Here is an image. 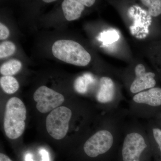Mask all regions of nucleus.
I'll use <instances>...</instances> for the list:
<instances>
[{"mask_svg": "<svg viewBox=\"0 0 161 161\" xmlns=\"http://www.w3.org/2000/svg\"><path fill=\"white\" fill-rule=\"evenodd\" d=\"M26 110L20 98L13 97L6 103L4 127L6 135L10 139H16L24 132Z\"/></svg>", "mask_w": 161, "mask_h": 161, "instance_id": "f257e3e1", "label": "nucleus"}, {"mask_svg": "<svg viewBox=\"0 0 161 161\" xmlns=\"http://www.w3.org/2000/svg\"><path fill=\"white\" fill-rule=\"evenodd\" d=\"M52 53L59 60L77 66H86L92 59L89 53L80 44L73 40L56 41L52 46Z\"/></svg>", "mask_w": 161, "mask_h": 161, "instance_id": "f03ea898", "label": "nucleus"}, {"mask_svg": "<svg viewBox=\"0 0 161 161\" xmlns=\"http://www.w3.org/2000/svg\"><path fill=\"white\" fill-rule=\"evenodd\" d=\"M72 115L71 110L64 106L58 107L48 114L46 118V129L52 137L61 140L65 137Z\"/></svg>", "mask_w": 161, "mask_h": 161, "instance_id": "7ed1b4c3", "label": "nucleus"}, {"mask_svg": "<svg viewBox=\"0 0 161 161\" xmlns=\"http://www.w3.org/2000/svg\"><path fill=\"white\" fill-rule=\"evenodd\" d=\"M36 108L42 113H46L58 108L63 103L64 97L60 93L43 86L38 88L34 94Z\"/></svg>", "mask_w": 161, "mask_h": 161, "instance_id": "20e7f679", "label": "nucleus"}, {"mask_svg": "<svg viewBox=\"0 0 161 161\" xmlns=\"http://www.w3.org/2000/svg\"><path fill=\"white\" fill-rule=\"evenodd\" d=\"M113 143L112 133L108 130H100L86 142L84 145V150L88 156L95 158L108 152Z\"/></svg>", "mask_w": 161, "mask_h": 161, "instance_id": "39448f33", "label": "nucleus"}, {"mask_svg": "<svg viewBox=\"0 0 161 161\" xmlns=\"http://www.w3.org/2000/svg\"><path fill=\"white\" fill-rule=\"evenodd\" d=\"M145 142L139 133L132 132L127 134L122 151L123 161H140L141 154L147 147Z\"/></svg>", "mask_w": 161, "mask_h": 161, "instance_id": "423d86ee", "label": "nucleus"}, {"mask_svg": "<svg viewBox=\"0 0 161 161\" xmlns=\"http://www.w3.org/2000/svg\"><path fill=\"white\" fill-rule=\"evenodd\" d=\"M136 78L130 87L132 93H137L155 86V74L152 72H146V68L142 64H137L135 68Z\"/></svg>", "mask_w": 161, "mask_h": 161, "instance_id": "0eeeda50", "label": "nucleus"}, {"mask_svg": "<svg viewBox=\"0 0 161 161\" xmlns=\"http://www.w3.org/2000/svg\"><path fill=\"white\" fill-rule=\"evenodd\" d=\"M115 87L112 79L103 77L100 79V87L96 95L97 100L101 103L110 102L114 99Z\"/></svg>", "mask_w": 161, "mask_h": 161, "instance_id": "6e6552de", "label": "nucleus"}, {"mask_svg": "<svg viewBox=\"0 0 161 161\" xmlns=\"http://www.w3.org/2000/svg\"><path fill=\"white\" fill-rule=\"evenodd\" d=\"M133 99L136 103L159 106L161 105V88H152L148 91L140 92L133 97Z\"/></svg>", "mask_w": 161, "mask_h": 161, "instance_id": "1a4fd4ad", "label": "nucleus"}, {"mask_svg": "<svg viewBox=\"0 0 161 161\" xmlns=\"http://www.w3.org/2000/svg\"><path fill=\"white\" fill-rule=\"evenodd\" d=\"M62 8L65 19L71 21L80 17L85 6L80 0H64L62 3Z\"/></svg>", "mask_w": 161, "mask_h": 161, "instance_id": "9d476101", "label": "nucleus"}, {"mask_svg": "<svg viewBox=\"0 0 161 161\" xmlns=\"http://www.w3.org/2000/svg\"><path fill=\"white\" fill-rule=\"evenodd\" d=\"M94 81V78L90 74H84L83 76L76 78L74 84V89L79 94H85L88 91L89 85Z\"/></svg>", "mask_w": 161, "mask_h": 161, "instance_id": "9b49d317", "label": "nucleus"}, {"mask_svg": "<svg viewBox=\"0 0 161 161\" xmlns=\"http://www.w3.org/2000/svg\"><path fill=\"white\" fill-rule=\"evenodd\" d=\"M22 67L20 61L13 59L3 64L0 68V72L4 76H12L19 71Z\"/></svg>", "mask_w": 161, "mask_h": 161, "instance_id": "f8f14e48", "label": "nucleus"}, {"mask_svg": "<svg viewBox=\"0 0 161 161\" xmlns=\"http://www.w3.org/2000/svg\"><path fill=\"white\" fill-rule=\"evenodd\" d=\"M0 84L3 91L8 94L15 93L19 87V82L12 76H3L0 78Z\"/></svg>", "mask_w": 161, "mask_h": 161, "instance_id": "ddd939ff", "label": "nucleus"}, {"mask_svg": "<svg viewBox=\"0 0 161 161\" xmlns=\"http://www.w3.org/2000/svg\"><path fill=\"white\" fill-rule=\"evenodd\" d=\"M141 2L148 8V13L152 17L158 16L161 14V0H142Z\"/></svg>", "mask_w": 161, "mask_h": 161, "instance_id": "4468645a", "label": "nucleus"}, {"mask_svg": "<svg viewBox=\"0 0 161 161\" xmlns=\"http://www.w3.org/2000/svg\"><path fill=\"white\" fill-rule=\"evenodd\" d=\"M15 45L10 41H5L0 44V58H7L13 54L16 51Z\"/></svg>", "mask_w": 161, "mask_h": 161, "instance_id": "2eb2a0df", "label": "nucleus"}, {"mask_svg": "<svg viewBox=\"0 0 161 161\" xmlns=\"http://www.w3.org/2000/svg\"><path fill=\"white\" fill-rule=\"evenodd\" d=\"M9 36V31L3 23H0V40H4Z\"/></svg>", "mask_w": 161, "mask_h": 161, "instance_id": "dca6fc26", "label": "nucleus"}, {"mask_svg": "<svg viewBox=\"0 0 161 161\" xmlns=\"http://www.w3.org/2000/svg\"><path fill=\"white\" fill-rule=\"evenodd\" d=\"M153 132L154 139L158 144L161 152V130L157 128H155L153 130Z\"/></svg>", "mask_w": 161, "mask_h": 161, "instance_id": "f3484780", "label": "nucleus"}, {"mask_svg": "<svg viewBox=\"0 0 161 161\" xmlns=\"http://www.w3.org/2000/svg\"><path fill=\"white\" fill-rule=\"evenodd\" d=\"M40 153L42 156V161H49V154L46 150L42 149Z\"/></svg>", "mask_w": 161, "mask_h": 161, "instance_id": "a211bd4d", "label": "nucleus"}, {"mask_svg": "<svg viewBox=\"0 0 161 161\" xmlns=\"http://www.w3.org/2000/svg\"><path fill=\"white\" fill-rule=\"evenodd\" d=\"M81 3L84 6L90 7L95 4V1L94 0H80Z\"/></svg>", "mask_w": 161, "mask_h": 161, "instance_id": "6ab92c4d", "label": "nucleus"}, {"mask_svg": "<svg viewBox=\"0 0 161 161\" xmlns=\"http://www.w3.org/2000/svg\"><path fill=\"white\" fill-rule=\"evenodd\" d=\"M0 161H13L4 153H0Z\"/></svg>", "mask_w": 161, "mask_h": 161, "instance_id": "aec40b11", "label": "nucleus"}, {"mask_svg": "<svg viewBox=\"0 0 161 161\" xmlns=\"http://www.w3.org/2000/svg\"><path fill=\"white\" fill-rule=\"evenodd\" d=\"M25 161H33L31 154L28 153L25 156Z\"/></svg>", "mask_w": 161, "mask_h": 161, "instance_id": "412c9836", "label": "nucleus"}, {"mask_svg": "<svg viewBox=\"0 0 161 161\" xmlns=\"http://www.w3.org/2000/svg\"><path fill=\"white\" fill-rule=\"evenodd\" d=\"M44 3H53V2H55V0H44L43 1Z\"/></svg>", "mask_w": 161, "mask_h": 161, "instance_id": "4be33fe9", "label": "nucleus"}]
</instances>
